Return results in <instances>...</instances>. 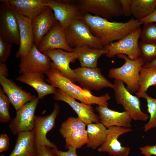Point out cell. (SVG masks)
Segmentation results:
<instances>
[{
    "label": "cell",
    "mask_w": 156,
    "mask_h": 156,
    "mask_svg": "<svg viewBox=\"0 0 156 156\" xmlns=\"http://www.w3.org/2000/svg\"><path fill=\"white\" fill-rule=\"evenodd\" d=\"M65 148L72 147L76 149L80 148L87 144L88 139L87 130L81 129L75 131L65 138Z\"/></svg>",
    "instance_id": "cell-29"
},
{
    "label": "cell",
    "mask_w": 156,
    "mask_h": 156,
    "mask_svg": "<svg viewBox=\"0 0 156 156\" xmlns=\"http://www.w3.org/2000/svg\"><path fill=\"white\" fill-rule=\"evenodd\" d=\"M53 99L64 102L68 104L77 114V117L87 125L99 122L98 115L91 106L76 101L59 89H57Z\"/></svg>",
    "instance_id": "cell-17"
},
{
    "label": "cell",
    "mask_w": 156,
    "mask_h": 156,
    "mask_svg": "<svg viewBox=\"0 0 156 156\" xmlns=\"http://www.w3.org/2000/svg\"><path fill=\"white\" fill-rule=\"evenodd\" d=\"M76 3L83 13L107 20L122 15L119 0H79Z\"/></svg>",
    "instance_id": "cell-6"
},
{
    "label": "cell",
    "mask_w": 156,
    "mask_h": 156,
    "mask_svg": "<svg viewBox=\"0 0 156 156\" xmlns=\"http://www.w3.org/2000/svg\"><path fill=\"white\" fill-rule=\"evenodd\" d=\"M11 44L5 41L0 36V63H5L10 55Z\"/></svg>",
    "instance_id": "cell-35"
},
{
    "label": "cell",
    "mask_w": 156,
    "mask_h": 156,
    "mask_svg": "<svg viewBox=\"0 0 156 156\" xmlns=\"http://www.w3.org/2000/svg\"><path fill=\"white\" fill-rule=\"evenodd\" d=\"M0 156H4V155L3 154H1V155H0Z\"/></svg>",
    "instance_id": "cell-44"
},
{
    "label": "cell",
    "mask_w": 156,
    "mask_h": 156,
    "mask_svg": "<svg viewBox=\"0 0 156 156\" xmlns=\"http://www.w3.org/2000/svg\"><path fill=\"white\" fill-rule=\"evenodd\" d=\"M10 102L9 99L0 87V122L4 123L11 120L9 112Z\"/></svg>",
    "instance_id": "cell-34"
},
{
    "label": "cell",
    "mask_w": 156,
    "mask_h": 156,
    "mask_svg": "<svg viewBox=\"0 0 156 156\" xmlns=\"http://www.w3.org/2000/svg\"><path fill=\"white\" fill-rule=\"evenodd\" d=\"M0 84L10 103L16 111L26 103L36 97L30 93L23 90L12 80L4 76H0Z\"/></svg>",
    "instance_id": "cell-18"
},
{
    "label": "cell",
    "mask_w": 156,
    "mask_h": 156,
    "mask_svg": "<svg viewBox=\"0 0 156 156\" xmlns=\"http://www.w3.org/2000/svg\"><path fill=\"white\" fill-rule=\"evenodd\" d=\"M9 145V139L7 134H1L0 135V153L7 151Z\"/></svg>",
    "instance_id": "cell-39"
},
{
    "label": "cell",
    "mask_w": 156,
    "mask_h": 156,
    "mask_svg": "<svg viewBox=\"0 0 156 156\" xmlns=\"http://www.w3.org/2000/svg\"><path fill=\"white\" fill-rule=\"evenodd\" d=\"M73 51L77 54L81 67L95 68L97 67L99 58L106 55L108 51L104 49H95L83 45L73 48Z\"/></svg>",
    "instance_id": "cell-25"
},
{
    "label": "cell",
    "mask_w": 156,
    "mask_h": 156,
    "mask_svg": "<svg viewBox=\"0 0 156 156\" xmlns=\"http://www.w3.org/2000/svg\"><path fill=\"white\" fill-rule=\"evenodd\" d=\"M34 156H56L52 148L46 146H35Z\"/></svg>",
    "instance_id": "cell-36"
},
{
    "label": "cell",
    "mask_w": 156,
    "mask_h": 156,
    "mask_svg": "<svg viewBox=\"0 0 156 156\" xmlns=\"http://www.w3.org/2000/svg\"><path fill=\"white\" fill-rule=\"evenodd\" d=\"M0 2V36L9 43L19 45V25L15 13L7 3Z\"/></svg>",
    "instance_id": "cell-8"
},
{
    "label": "cell",
    "mask_w": 156,
    "mask_h": 156,
    "mask_svg": "<svg viewBox=\"0 0 156 156\" xmlns=\"http://www.w3.org/2000/svg\"><path fill=\"white\" fill-rule=\"evenodd\" d=\"M46 4L52 9L55 18L65 29L75 20L82 19L84 13L76 4L53 0H46Z\"/></svg>",
    "instance_id": "cell-13"
},
{
    "label": "cell",
    "mask_w": 156,
    "mask_h": 156,
    "mask_svg": "<svg viewBox=\"0 0 156 156\" xmlns=\"http://www.w3.org/2000/svg\"><path fill=\"white\" fill-rule=\"evenodd\" d=\"M50 58L53 65L72 82L75 84V74L70 67L71 63L78 59L77 54L74 51L69 52L60 49L49 50L42 52Z\"/></svg>",
    "instance_id": "cell-16"
},
{
    "label": "cell",
    "mask_w": 156,
    "mask_h": 156,
    "mask_svg": "<svg viewBox=\"0 0 156 156\" xmlns=\"http://www.w3.org/2000/svg\"><path fill=\"white\" fill-rule=\"evenodd\" d=\"M116 56L123 59L125 62L120 67L110 69L109 77L125 83L126 85V88L131 93L137 92L139 86V73L144 64V61L140 57L133 60L125 55L118 54Z\"/></svg>",
    "instance_id": "cell-3"
},
{
    "label": "cell",
    "mask_w": 156,
    "mask_h": 156,
    "mask_svg": "<svg viewBox=\"0 0 156 156\" xmlns=\"http://www.w3.org/2000/svg\"><path fill=\"white\" fill-rule=\"evenodd\" d=\"M65 34L68 43L72 48L84 45L95 49H104L82 19L75 20L70 25L65 29Z\"/></svg>",
    "instance_id": "cell-4"
},
{
    "label": "cell",
    "mask_w": 156,
    "mask_h": 156,
    "mask_svg": "<svg viewBox=\"0 0 156 156\" xmlns=\"http://www.w3.org/2000/svg\"><path fill=\"white\" fill-rule=\"evenodd\" d=\"M68 150L63 151L59 150L57 148H52V150L56 156H78L76 153V149L70 147Z\"/></svg>",
    "instance_id": "cell-40"
},
{
    "label": "cell",
    "mask_w": 156,
    "mask_h": 156,
    "mask_svg": "<svg viewBox=\"0 0 156 156\" xmlns=\"http://www.w3.org/2000/svg\"><path fill=\"white\" fill-rule=\"evenodd\" d=\"M141 30L140 27L136 29L122 39L105 46L104 49L108 51L106 56L111 58L123 54L133 60L140 57L138 40Z\"/></svg>",
    "instance_id": "cell-7"
},
{
    "label": "cell",
    "mask_w": 156,
    "mask_h": 156,
    "mask_svg": "<svg viewBox=\"0 0 156 156\" xmlns=\"http://www.w3.org/2000/svg\"><path fill=\"white\" fill-rule=\"evenodd\" d=\"M57 22L52 9L48 6L31 19L34 43L37 47Z\"/></svg>",
    "instance_id": "cell-19"
},
{
    "label": "cell",
    "mask_w": 156,
    "mask_h": 156,
    "mask_svg": "<svg viewBox=\"0 0 156 156\" xmlns=\"http://www.w3.org/2000/svg\"><path fill=\"white\" fill-rule=\"evenodd\" d=\"M8 69L5 63H0V76H8Z\"/></svg>",
    "instance_id": "cell-42"
},
{
    "label": "cell",
    "mask_w": 156,
    "mask_h": 156,
    "mask_svg": "<svg viewBox=\"0 0 156 156\" xmlns=\"http://www.w3.org/2000/svg\"><path fill=\"white\" fill-rule=\"evenodd\" d=\"M14 147L8 156H34L36 151L34 130L17 135Z\"/></svg>",
    "instance_id": "cell-24"
},
{
    "label": "cell",
    "mask_w": 156,
    "mask_h": 156,
    "mask_svg": "<svg viewBox=\"0 0 156 156\" xmlns=\"http://www.w3.org/2000/svg\"><path fill=\"white\" fill-rule=\"evenodd\" d=\"M156 8V0H132L131 12L140 20L151 14Z\"/></svg>",
    "instance_id": "cell-27"
},
{
    "label": "cell",
    "mask_w": 156,
    "mask_h": 156,
    "mask_svg": "<svg viewBox=\"0 0 156 156\" xmlns=\"http://www.w3.org/2000/svg\"><path fill=\"white\" fill-rule=\"evenodd\" d=\"M140 21L144 24L149 23H156V8L151 14L140 20Z\"/></svg>",
    "instance_id": "cell-41"
},
{
    "label": "cell",
    "mask_w": 156,
    "mask_h": 156,
    "mask_svg": "<svg viewBox=\"0 0 156 156\" xmlns=\"http://www.w3.org/2000/svg\"><path fill=\"white\" fill-rule=\"evenodd\" d=\"M143 66L145 68L156 67V58L150 62L145 63Z\"/></svg>",
    "instance_id": "cell-43"
},
{
    "label": "cell",
    "mask_w": 156,
    "mask_h": 156,
    "mask_svg": "<svg viewBox=\"0 0 156 156\" xmlns=\"http://www.w3.org/2000/svg\"><path fill=\"white\" fill-rule=\"evenodd\" d=\"M73 70L76 82L84 89L99 91L106 88H113V84L103 75L100 69L97 67H81Z\"/></svg>",
    "instance_id": "cell-9"
},
{
    "label": "cell",
    "mask_w": 156,
    "mask_h": 156,
    "mask_svg": "<svg viewBox=\"0 0 156 156\" xmlns=\"http://www.w3.org/2000/svg\"><path fill=\"white\" fill-rule=\"evenodd\" d=\"M82 19L104 47L122 39L143 24L134 18L125 23L110 22L88 13H84Z\"/></svg>",
    "instance_id": "cell-1"
},
{
    "label": "cell",
    "mask_w": 156,
    "mask_h": 156,
    "mask_svg": "<svg viewBox=\"0 0 156 156\" xmlns=\"http://www.w3.org/2000/svg\"><path fill=\"white\" fill-rule=\"evenodd\" d=\"M136 94L139 98H143L146 99L147 107V112L150 115L148 122L144 126V131H147L156 128V99L150 96L146 92L141 94Z\"/></svg>",
    "instance_id": "cell-30"
},
{
    "label": "cell",
    "mask_w": 156,
    "mask_h": 156,
    "mask_svg": "<svg viewBox=\"0 0 156 156\" xmlns=\"http://www.w3.org/2000/svg\"><path fill=\"white\" fill-rule=\"evenodd\" d=\"M19 58L20 74L25 73L46 74L51 66L50 58L46 54L40 52L34 43L28 54Z\"/></svg>",
    "instance_id": "cell-11"
},
{
    "label": "cell",
    "mask_w": 156,
    "mask_h": 156,
    "mask_svg": "<svg viewBox=\"0 0 156 156\" xmlns=\"http://www.w3.org/2000/svg\"><path fill=\"white\" fill-rule=\"evenodd\" d=\"M140 149L141 153L144 156H156V144L154 145H146L143 147H140Z\"/></svg>",
    "instance_id": "cell-38"
},
{
    "label": "cell",
    "mask_w": 156,
    "mask_h": 156,
    "mask_svg": "<svg viewBox=\"0 0 156 156\" xmlns=\"http://www.w3.org/2000/svg\"><path fill=\"white\" fill-rule=\"evenodd\" d=\"M59 105L55 103L50 114L44 116H35L34 130L35 146H46L51 148H57L56 145L47 139L48 133L55 127V120L59 113Z\"/></svg>",
    "instance_id": "cell-12"
},
{
    "label": "cell",
    "mask_w": 156,
    "mask_h": 156,
    "mask_svg": "<svg viewBox=\"0 0 156 156\" xmlns=\"http://www.w3.org/2000/svg\"><path fill=\"white\" fill-rule=\"evenodd\" d=\"M87 125L88 141L86 147L93 149H96L101 146L105 141L107 133V129L100 122L90 123Z\"/></svg>",
    "instance_id": "cell-26"
},
{
    "label": "cell",
    "mask_w": 156,
    "mask_h": 156,
    "mask_svg": "<svg viewBox=\"0 0 156 156\" xmlns=\"http://www.w3.org/2000/svg\"><path fill=\"white\" fill-rule=\"evenodd\" d=\"M15 14L19 23L20 36L19 48L16 57L19 58L30 51L34 43V38L31 19L16 13Z\"/></svg>",
    "instance_id": "cell-22"
},
{
    "label": "cell",
    "mask_w": 156,
    "mask_h": 156,
    "mask_svg": "<svg viewBox=\"0 0 156 156\" xmlns=\"http://www.w3.org/2000/svg\"><path fill=\"white\" fill-rule=\"evenodd\" d=\"M96 110L98 113L99 122L107 128L112 126L126 128L131 127L132 119L125 111L119 112L102 105H97Z\"/></svg>",
    "instance_id": "cell-20"
},
{
    "label": "cell",
    "mask_w": 156,
    "mask_h": 156,
    "mask_svg": "<svg viewBox=\"0 0 156 156\" xmlns=\"http://www.w3.org/2000/svg\"><path fill=\"white\" fill-rule=\"evenodd\" d=\"M132 131L130 128L116 126L108 127L105 140L98 148V151L107 152L113 156H128L131 151L130 148L122 146L118 139L121 135Z\"/></svg>",
    "instance_id": "cell-14"
},
{
    "label": "cell",
    "mask_w": 156,
    "mask_h": 156,
    "mask_svg": "<svg viewBox=\"0 0 156 156\" xmlns=\"http://www.w3.org/2000/svg\"><path fill=\"white\" fill-rule=\"evenodd\" d=\"M140 57L145 63L150 62L156 58V44L140 41L138 43Z\"/></svg>",
    "instance_id": "cell-32"
},
{
    "label": "cell",
    "mask_w": 156,
    "mask_h": 156,
    "mask_svg": "<svg viewBox=\"0 0 156 156\" xmlns=\"http://www.w3.org/2000/svg\"><path fill=\"white\" fill-rule=\"evenodd\" d=\"M37 48L42 53L55 49L73 52V49L69 46L67 42L65 29L61 26L58 21L43 38Z\"/></svg>",
    "instance_id": "cell-15"
},
{
    "label": "cell",
    "mask_w": 156,
    "mask_h": 156,
    "mask_svg": "<svg viewBox=\"0 0 156 156\" xmlns=\"http://www.w3.org/2000/svg\"><path fill=\"white\" fill-rule=\"evenodd\" d=\"M139 94L146 92L151 86L156 85V67L145 68L142 66L139 73Z\"/></svg>",
    "instance_id": "cell-28"
},
{
    "label": "cell",
    "mask_w": 156,
    "mask_h": 156,
    "mask_svg": "<svg viewBox=\"0 0 156 156\" xmlns=\"http://www.w3.org/2000/svg\"><path fill=\"white\" fill-rule=\"evenodd\" d=\"M122 15L126 16L131 15V5L132 0H119Z\"/></svg>",
    "instance_id": "cell-37"
},
{
    "label": "cell",
    "mask_w": 156,
    "mask_h": 156,
    "mask_svg": "<svg viewBox=\"0 0 156 156\" xmlns=\"http://www.w3.org/2000/svg\"><path fill=\"white\" fill-rule=\"evenodd\" d=\"M39 99L36 97L16 111V116L11 120L9 125L13 135H17L21 133L34 129L35 113Z\"/></svg>",
    "instance_id": "cell-10"
},
{
    "label": "cell",
    "mask_w": 156,
    "mask_h": 156,
    "mask_svg": "<svg viewBox=\"0 0 156 156\" xmlns=\"http://www.w3.org/2000/svg\"><path fill=\"white\" fill-rule=\"evenodd\" d=\"M16 80L33 88L37 92L39 99H42L48 94H54L57 89L45 81L44 74L41 73H24L17 77Z\"/></svg>",
    "instance_id": "cell-23"
},
{
    "label": "cell",
    "mask_w": 156,
    "mask_h": 156,
    "mask_svg": "<svg viewBox=\"0 0 156 156\" xmlns=\"http://www.w3.org/2000/svg\"><path fill=\"white\" fill-rule=\"evenodd\" d=\"M48 78L46 81L49 84L60 89L69 97L86 104L97 105L108 107L111 99L108 93L100 96L93 95L89 90L82 88L72 82L53 64L46 73Z\"/></svg>",
    "instance_id": "cell-2"
},
{
    "label": "cell",
    "mask_w": 156,
    "mask_h": 156,
    "mask_svg": "<svg viewBox=\"0 0 156 156\" xmlns=\"http://www.w3.org/2000/svg\"><path fill=\"white\" fill-rule=\"evenodd\" d=\"M113 84V89L117 104L122 105L125 111L129 114L132 119L146 121L149 116L141 110L140 98L131 94L121 81L114 79Z\"/></svg>",
    "instance_id": "cell-5"
},
{
    "label": "cell",
    "mask_w": 156,
    "mask_h": 156,
    "mask_svg": "<svg viewBox=\"0 0 156 156\" xmlns=\"http://www.w3.org/2000/svg\"><path fill=\"white\" fill-rule=\"evenodd\" d=\"M86 125L78 117H70L62 123L59 132L65 138L75 131L85 129Z\"/></svg>",
    "instance_id": "cell-31"
},
{
    "label": "cell",
    "mask_w": 156,
    "mask_h": 156,
    "mask_svg": "<svg viewBox=\"0 0 156 156\" xmlns=\"http://www.w3.org/2000/svg\"><path fill=\"white\" fill-rule=\"evenodd\" d=\"M7 3L16 14L33 19L48 6L46 0H1Z\"/></svg>",
    "instance_id": "cell-21"
},
{
    "label": "cell",
    "mask_w": 156,
    "mask_h": 156,
    "mask_svg": "<svg viewBox=\"0 0 156 156\" xmlns=\"http://www.w3.org/2000/svg\"><path fill=\"white\" fill-rule=\"evenodd\" d=\"M144 24L140 36L141 41L156 44V23H149Z\"/></svg>",
    "instance_id": "cell-33"
}]
</instances>
